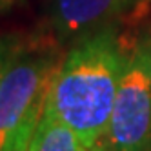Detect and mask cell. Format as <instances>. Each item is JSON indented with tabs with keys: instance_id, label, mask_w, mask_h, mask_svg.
Returning <instances> with one entry per match:
<instances>
[{
	"instance_id": "obj_6",
	"label": "cell",
	"mask_w": 151,
	"mask_h": 151,
	"mask_svg": "<svg viewBox=\"0 0 151 151\" xmlns=\"http://www.w3.org/2000/svg\"><path fill=\"white\" fill-rule=\"evenodd\" d=\"M18 38H13V37H0V78L7 68L9 60H11L13 53L18 46Z\"/></svg>"
},
{
	"instance_id": "obj_2",
	"label": "cell",
	"mask_w": 151,
	"mask_h": 151,
	"mask_svg": "<svg viewBox=\"0 0 151 151\" xmlns=\"http://www.w3.org/2000/svg\"><path fill=\"white\" fill-rule=\"evenodd\" d=\"M58 62L53 47L18 42L0 78V151L17 137H33Z\"/></svg>"
},
{
	"instance_id": "obj_9",
	"label": "cell",
	"mask_w": 151,
	"mask_h": 151,
	"mask_svg": "<svg viewBox=\"0 0 151 151\" xmlns=\"http://www.w3.org/2000/svg\"><path fill=\"white\" fill-rule=\"evenodd\" d=\"M99 151H104V149H102V147H100V149H99Z\"/></svg>"
},
{
	"instance_id": "obj_8",
	"label": "cell",
	"mask_w": 151,
	"mask_h": 151,
	"mask_svg": "<svg viewBox=\"0 0 151 151\" xmlns=\"http://www.w3.org/2000/svg\"><path fill=\"white\" fill-rule=\"evenodd\" d=\"M4 4H7V0H0V7H4Z\"/></svg>"
},
{
	"instance_id": "obj_1",
	"label": "cell",
	"mask_w": 151,
	"mask_h": 151,
	"mask_svg": "<svg viewBox=\"0 0 151 151\" xmlns=\"http://www.w3.org/2000/svg\"><path fill=\"white\" fill-rule=\"evenodd\" d=\"M127 51L109 26L73 42L60 58L46 106L91 149H100L113 111Z\"/></svg>"
},
{
	"instance_id": "obj_5",
	"label": "cell",
	"mask_w": 151,
	"mask_h": 151,
	"mask_svg": "<svg viewBox=\"0 0 151 151\" xmlns=\"http://www.w3.org/2000/svg\"><path fill=\"white\" fill-rule=\"evenodd\" d=\"M27 151H99L88 147L82 138L68 127L49 107H44L40 122L29 140Z\"/></svg>"
},
{
	"instance_id": "obj_3",
	"label": "cell",
	"mask_w": 151,
	"mask_h": 151,
	"mask_svg": "<svg viewBox=\"0 0 151 151\" xmlns=\"http://www.w3.org/2000/svg\"><path fill=\"white\" fill-rule=\"evenodd\" d=\"M104 151L151 149V37L142 35L129 47L107 124Z\"/></svg>"
},
{
	"instance_id": "obj_7",
	"label": "cell",
	"mask_w": 151,
	"mask_h": 151,
	"mask_svg": "<svg viewBox=\"0 0 151 151\" xmlns=\"http://www.w3.org/2000/svg\"><path fill=\"white\" fill-rule=\"evenodd\" d=\"M29 140H31V137H17L11 142H7L2 151H27Z\"/></svg>"
},
{
	"instance_id": "obj_10",
	"label": "cell",
	"mask_w": 151,
	"mask_h": 151,
	"mask_svg": "<svg viewBox=\"0 0 151 151\" xmlns=\"http://www.w3.org/2000/svg\"><path fill=\"white\" fill-rule=\"evenodd\" d=\"M149 151H151V149H149Z\"/></svg>"
},
{
	"instance_id": "obj_11",
	"label": "cell",
	"mask_w": 151,
	"mask_h": 151,
	"mask_svg": "<svg viewBox=\"0 0 151 151\" xmlns=\"http://www.w3.org/2000/svg\"><path fill=\"white\" fill-rule=\"evenodd\" d=\"M149 37H151V35H149Z\"/></svg>"
},
{
	"instance_id": "obj_4",
	"label": "cell",
	"mask_w": 151,
	"mask_h": 151,
	"mask_svg": "<svg viewBox=\"0 0 151 151\" xmlns=\"http://www.w3.org/2000/svg\"><path fill=\"white\" fill-rule=\"evenodd\" d=\"M144 0H55L51 22L60 42H77L118 22Z\"/></svg>"
}]
</instances>
